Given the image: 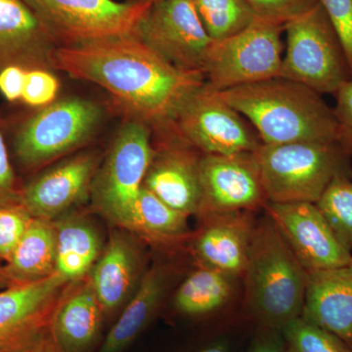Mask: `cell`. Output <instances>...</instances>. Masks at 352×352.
I'll return each mask as SVG.
<instances>
[{
  "instance_id": "cell-1",
  "label": "cell",
  "mask_w": 352,
  "mask_h": 352,
  "mask_svg": "<svg viewBox=\"0 0 352 352\" xmlns=\"http://www.w3.org/2000/svg\"><path fill=\"white\" fill-rule=\"evenodd\" d=\"M53 69L99 85L126 119L151 127L173 122L185 100L205 83V76L176 68L133 34L59 46Z\"/></svg>"
},
{
  "instance_id": "cell-2",
  "label": "cell",
  "mask_w": 352,
  "mask_h": 352,
  "mask_svg": "<svg viewBox=\"0 0 352 352\" xmlns=\"http://www.w3.org/2000/svg\"><path fill=\"white\" fill-rule=\"evenodd\" d=\"M217 94L252 124L263 144L337 142L333 108L302 83L278 76Z\"/></svg>"
},
{
  "instance_id": "cell-3",
  "label": "cell",
  "mask_w": 352,
  "mask_h": 352,
  "mask_svg": "<svg viewBox=\"0 0 352 352\" xmlns=\"http://www.w3.org/2000/svg\"><path fill=\"white\" fill-rule=\"evenodd\" d=\"M245 316L282 330L302 316L307 271L270 217L256 219L244 274Z\"/></svg>"
},
{
  "instance_id": "cell-4",
  "label": "cell",
  "mask_w": 352,
  "mask_h": 352,
  "mask_svg": "<svg viewBox=\"0 0 352 352\" xmlns=\"http://www.w3.org/2000/svg\"><path fill=\"white\" fill-rule=\"evenodd\" d=\"M254 153L272 203L316 204L335 178H352V159L336 141L261 144Z\"/></svg>"
},
{
  "instance_id": "cell-5",
  "label": "cell",
  "mask_w": 352,
  "mask_h": 352,
  "mask_svg": "<svg viewBox=\"0 0 352 352\" xmlns=\"http://www.w3.org/2000/svg\"><path fill=\"white\" fill-rule=\"evenodd\" d=\"M103 109L80 96L57 99L16 127L13 151L25 170H36L87 145L98 131Z\"/></svg>"
},
{
  "instance_id": "cell-6",
  "label": "cell",
  "mask_w": 352,
  "mask_h": 352,
  "mask_svg": "<svg viewBox=\"0 0 352 352\" xmlns=\"http://www.w3.org/2000/svg\"><path fill=\"white\" fill-rule=\"evenodd\" d=\"M286 52L280 78L319 94H337L352 78L342 41L320 4L284 25Z\"/></svg>"
},
{
  "instance_id": "cell-7",
  "label": "cell",
  "mask_w": 352,
  "mask_h": 352,
  "mask_svg": "<svg viewBox=\"0 0 352 352\" xmlns=\"http://www.w3.org/2000/svg\"><path fill=\"white\" fill-rule=\"evenodd\" d=\"M153 151L151 127L126 119L95 175L90 195L94 207L122 228L129 226Z\"/></svg>"
},
{
  "instance_id": "cell-8",
  "label": "cell",
  "mask_w": 352,
  "mask_h": 352,
  "mask_svg": "<svg viewBox=\"0 0 352 352\" xmlns=\"http://www.w3.org/2000/svg\"><path fill=\"white\" fill-rule=\"evenodd\" d=\"M283 31L284 25L256 19L237 34L214 41L205 85L219 92L280 76Z\"/></svg>"
},
{
  "instance_id": "cell-9",
  "label": "cell",
  "mask_w": 352,
  "mask_h": 352,
  "mask_svg": "<svg viewBox=\"0 0 352 352\" xmlns=\"http://www.w3.org/2000/svg\"><path fill=\"white\" fill-rule=\"evenodd\" d=\"M59 46L132 34L150 4L118 0H24Z\"/></svg>"
},
{
  "instance_id": "cell-10",
  "label": "cell",
  "mask_w": 352,
  "mask_h": 352,
  "mask_svg": "<svg viewBox=\"0 0 352 352\" xmlns=\"http://www.w3.org/2000/svg\"><path fill=\"white\" fill-rule=\"evenodd\" d=\"M173 124L203 155L252 153L263 144L252 124L205 83L182 104Z\"/></svg>"
},
{
  "instance_id": "cell-11",
  "label": "cell",
  "mask_w": 352,
  "mask_h": 352,
  "mask_svg": "<svg viewBox=\"0 0 352 352\" xmlns=\"http://www.w3.org/2000/svg\"><path fill=\"white\" fill-rule=\"evenodd\" d=\"M132 34L176 68L201 74L214 43L192 0L153 2Z\"/></svg>"
},
{
  "instance_id": "cell-12",
  "label": "cell",
  "mask_w": 352,
  "mask_h": 352,
  "mask_svg": "<svg viewBox=\"0 0 352 352\" xmlns=\"http://www.w3.org/2000/svg\"><path fill=\"white\" fill-rule=\"evenodd\" d=\"M152 140L154 151L143 187L173 210L197 215L203 154L178 134L173 122L153 129Z\"/></svg>"
},
{
  "instance_id": "cell-13",
  "label": "cell",
  "mask_w": 352,
  "mask_h": 352,
  "mask_svg": "<svg viewBox=\"0 0 352 352\" xmlns=\"http://www.w3.org/2000/svg\"><path fill=\"white\" fill-rule=\"evenodd\" d=\"M69 284L55 272L0 289V352H19L50 333Z\"/></svg>"
},
{
  "instance_id": "cell-14",
  "label": "cell",
  "mask_w": 352,
  "mask_h": 352,
  "mask_svg": "<svg viewBox=\"0 0 352 352\" xmlns=\"http://www.w3.org/2000/svg\"><path fill=\"white\" fill-rule=\"evenodd\" d=\"M201 201L197 217L263 210L265 205L254 153L203 155L200 161Z\"/></svg>"
},
{
  "instance_id": "cell-15",
  "label": "cell",
  "mask_w": 352,
  "mask_h": 352,
  "mask_svg": "<svg viewBox=\"0 0 352 352\" xmlns=\"http://www.w3.org/2000/svg\"><path fill=\"white\" fill-rule=\"evenodd\" d=\"M263 210L307 272L340 267L352 261V252L340 242L316 204L266 201Z\"/></svg>"
},
{
  "instance_id": "cell-16",
  "label": "cell",
  "mask_w": 352,
  "mask_h": 352,
  "mask_svg": "<svg viewBox=\"0 0 352 352\" xmlns=\"http://www.w3.org/2000/svg\"><path fill=\"white\" fill-rule=\"evenodd\" d=\"M99 157L83 152L45 171L21 189V204L34 219H61L91 195Z\"/></svg>"
},
{
  "instance_id": "cell-17",
  "label": "cell",
  "mask_w": 352,
  "mask_h": 352,
  "mask_svg": "<svg viewBox=\"0 0 352 352\" xmlns=\"http://www.w3.org/2000/svg\"><path fill=\"white\" fill-rule=\"evenodd\" d=\"M201 221L203 226L192 240V252L197 263L235 279L242 278L256 221L254 212L208 215Z\"/></svg>"
},
{
  "instance_id": "cell-18",
  "label": "cell",
  "mask_w": 352,
  "mask_h": 352,
  "mask_svg": "<svg viewBox=\"0 0 352 352\" xmlns=\"http://www.w3.org/2000/svg\"><path fill=\"white\" fill-rule=\"evenodd\" d=\"M58 47L24 0H0V69L9 65L53 69Z\"/></svg>"
},
{
  "instance_id": "cell-19",
  "label": "cell",
  "mask_w": 352,
  "mask_h": 352,
  "mask_svg": "<svg viewBox=\"0 0 352 352\" xmlns=\"http://www.w3.org/2000/svg\"><path fill=\"white\" fill-rule=\"evenodd\" d=\"M303 320L330 331L352 349V261L307 272Z\"/></svg>"
},
{
  "instance_id": "cell-20",
  "label": "cell",
  "mask_w": 352,
  "mask_h": 352,
  "mask_svg": "<svg viewBox=\"0 0 352 352\" xmlns=\"http://www.w3.org/2000/svg\"><path fill=\"white\" fill-rule=\"evenodd\" d=\"M140 270L138 245L131 236L115 231L88 276L104 316L119 309L132 289H136L140 281Z\"/></svg>"
},
{
  "instance_id": "cell-21",
  "label": "cell",
  "mask_w": 352,
  "mask_h": 352,
  "mask_svg": "<svg viewBox=\"0 0 352 352\" xmlns=\"http://www.w3.org/2000/svg\"><path fill=\"white\" fill-rule=\"evenodd\" d=\"M103 310L89 277L65 292L54 315L51 333L65 352H90L98 340Z\"/></svg>"
},
{
  "instance_id": "cell-22",
  "label": "cell",
  "mask_w": 352,
  "mask_h": 352,
  "mask_svg": "<svg viewBox=\"0 0 352 352\" xmlns=\"http://www.w3.org/2000/svg\"><path fill=\"white\" fill-rule=\"evenodd\" d=\"M170 277V270L162 264H155L146 271L98 352H122L138 339L161 307Z\"/></svg>"
},
{
  "instance_id": "cell-23",
  "label": "cell",
  "mask_w": 352,
  "mask_h": 352,
  "mask_svg": "<svg viewBox=\"0 0 352 352\" xmlns=\"http://www.w3.org/2000/svg\"><path fill=\"white\" fill-rule=\"evenodd\" d=\"M56 263L54 221L32 217L0 274L9 285L31 283L51 276Z\"/></svg>"
},
{
  "instance_id": "cell-24",
  "label": "cell",
  "mask_w": 352,
  "mask_h": 352,
  "mask_svg": "<svg viewBox=\"0 0 352 352\" xmlns=\"http://www.w3.org/2000/svg\"><path fill=\"white\" fill-rule=\"evenodd\" d=\"M56 231L55 272L69 283L90 273L101 256V239L91 222L80 217H67L54 222Z\"/></svg>"
},
{
  "instance_id": "cell-25",
  "label": "cell",
  "mask_w": 352,
  "mask_h": 352,
  "mask_svg": "<svg viewBox=\"0 0 352 352\" xmlns=\"http://www.w3.org/2000/svg\"><path fill=\"white\" fill-rule=\"evenodd\" d=\"M235 278L199 265L176 289L175 307L187 316H205L219 311L232 300Z\"/></svg>"
},
{
  "instance_id": "cell-26",
  "label": "cell",
  "mask_w": 352,
  "mask_h": 352,
  "mask_svg": "<svg viewBox=\"0 0 352 352\" xmlns=\"http://www.w3.org/2000/svg\"><path fill=\"white\" fill-rule=\"evenodd\" d=\"M188 215L173 210L142 186L126 230L159 245H173L189 237Z\"/></svg>"
},
{
  "instance_id": "cell-27",
  "label": "cell",
  "mask_w": 352,
  "mask_h": 352,
  "mask_svg": "<svg viewBox=\"0 0 352 352\" xmlns=\"http://www.w3.org/2000/svg\"><path fill=\"white\" fill-rule=\"evenodd\" d=\"M212 41H221L252 24L256 16L245 0H192Z\"/></svg>"
},
{
  "instance_id": "cell-28",
  "label": "cell",
  "mask_w": 352,
  "mask_h": 352,
  "mask_svg": "<svg viewBox=\"0 0 352 352\" xmlns=\"http://www.w3.org/2000/svg\"><path fill=\"white\" fill-rule=\"evenodd\" d=\"M316 205L340 242L352 252V178H335Z\"/></svg>"
},
{
  "instance_id": "cell-29",
  "label": "cell",
  "mask_w": 352,
  "mask_h": 352,
  "mask_svg": "<svg viewBox=\"0 0 352 352\" xmlns=\"http://www.w3.org/2000/svg\"><path fill=\"white\" fill-rule=\"evenodd\" d=\"M289 352H352L340 337L303 320L302 317L282 329Z\"/></svg>"
},
{
  "instance_id": "cell-30",
  "label": "cell",
  "mask_w": 352,
  "mask_h": 352,
  "mask_svg": "<svg viewBox=\"0 0 352 352\" xmlns=\"http://www.w3.org/2000/svg\"><path fill=\"white\" fill-rule=\"evenodd\" d=\"M60 82L50 69H29L25 76L21 103L38 110L54 103L59 94Z\"/></svg>"
},
{
  "instance_id": "cell-31",
  "label": "cell",
  "mask_w": 352,
  "mask_h": 352,
  "mask_svg": "<svg viewBox=\"0 0 352 352\" xmlns=\"http://www.w3.org/2000/svg\"><path fill=\"white\" fill-rule=\"evenodd\" d=\"M32 219L21 203L0 206V261H8Z\"/></svg>"
},
{
  "instance_id": "cell-32",
  "label": "cell",
  "mask_w": 352,
  "mask_h": 352,
  "mask_svg": "<svg viewBox=\"0 0 352 352\" xmlns=\"http://www.w3.org/2000/svg\"><path fill=\"white\" fill-rule=\"evenodd\" d=\"M256 19L285 25L314 8L318 0H245Z\"/></svg>"
},
{
  "instance_id": "cell-33",
  "label": "cell",
  "mask_w": 352,
  "mask_h": 352,
  "mask_svg": "<svg viewBox=\"0 0 352 352\" xmlns=\"http://www.w3.org/2000/svg\"><path fill=\"white\" fill-rule=\"evenodd\" d=\"M335 28L352 76V0H318Z\"/></svg>"
},
{
  "instance_id": "cell-34",
  "label": "cell",
  "mask_w": 352,
  "mask_h": 352,
  "mask_svg": "<svg viewBox=\"0 0 352 352\" xmlns=\"http://www.w3.org/2000/svg\"><path fill=\"white\" fill-rule=\"evenodd\" d=\"M333 108L337 120V142L352 159V78L335 94Z\"/></svg>"
},
{
  "instance_id": "cell-35",
  "label": "cell",
  "mask_w": 352,
  "mask_h": 352,
  "mask_svg": "<svg viewBox=\"0 0 352 352\" xmlns=\"http://www.w3.org/2000/svg\"><path fill=\"white\" fill-rule=\"evenodd\" d=\"M6 122L0 116V206L21 203V189L7 147Z\"/></svg>"
},
{
  "instance_id": "cell-36",
  "label": "cell",
  "mask_w": 352,
  "mask_h": 352,
  "mask_svg": "<svg viewBox=\"0 0 352 352\" xmlns=\"http://www.w3.org/2000/svg\"><path fill=\"white\" fill-rule=\"evenodd\" d=\"M28 69L19 65L0 69V94L9 103H21Z\"/></svg>"
},
{
  "instance_id": "cell-37",
  "label": "cell",
  "mask_w": 352,
  "mask_h": 352,
  "mask_svg": "<svg viewBox=\"0 0 352 352\" xmlns=\"http://www.w3.org/2000/svg\"><path fill=\"white\" fill-rule=\"evenodd\" d=\"M286 340L280 329L258 327L247 352H287Z\"/></svg>"
},
{
  "instance_id": "cell-38",
  "label": "cell",
  "mask_w": 352,
  "mask_h": 352,
  "mask_svg": "<svg viewBox=\"0 0 352 352\" xmlns=\"http://www.w3.org/2000/svg\"><path fill=\"white\" fill-rule=\"evenodd\" d=\"M19 352H65L57 344L51 331Z\"/></svg>"
},
{
  "instance_id": "cell-39",
  "label": "cell",
  "mask_w": 352,
  "mask_h": 352,
  "mask_svg": "<svg viewBox=\"0 0 352 352\" xmlns=\"http://www.w3.org/2000/svg\"><path fill=\"white\" fill-rule=\"evenodd\" d=\"M201 352H229V351L228 346L224 342H219L206 347Z\"/></svg>"
},
{
  "instance_id": "cell-40",
  "label": "cell",
  "mask_w": 352,
  "mask_h": 352,
  "mask_svg": "<svg viewBox=\"0 0 352 352\" xmlns=\"http://www.w3.org/2000/svg\"><path fill=\"white\" fill-rule=\"evenodd\" d=\"M118 1L131 2V3L151 4L157 0H118Z\"/></svg>"
},
{
  "instance_id": "cell-41",
  "label": "cell",
  "mask_w": 352,
  "mask_h": 352,
  "mask_svg": "<svg viewBox=\"0 0 352 352\" xmlns=\"http://www.w3.org/2000/svg\"><path fill=\"white\" fill-rule=\"evenodd\" d=\"M9 286H10V285H9L8 282H7L6 280L4 279L3 276L0 274V289H6Z\"/></svg>"
},
{
  "instance_id": "cell-42",
  "label": "cell",
  "mask_w": 352,
  "mask_h": 352,
  "mask_svg": "<svg viewBox=\"0 0 352 352\" xmlns=\"http://www.w3.org/2000/svg\"><path fill=\"white\" fill-rule=\"evenodd\" d=\"M287 352H289V351H287Z\"/></svg>"
}]
</instances>
